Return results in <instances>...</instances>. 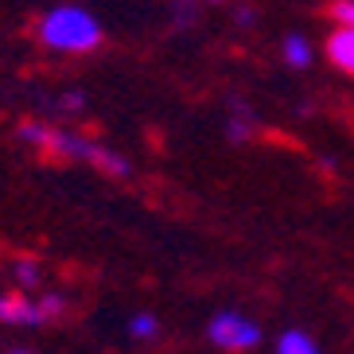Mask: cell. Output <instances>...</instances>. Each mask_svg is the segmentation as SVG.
I'll list each match as a JSON object with an SVG mask.
<instances>
[{
    "mask_svg": "<svg viewBox=\"0 0 354 354\" xmlns=\"http://www.w3.org/2000/svg\"><path fill=\"white\" fill-rule=\"evenodd\" d=\"M24 140L43 145L47 152H55V156L86 160V164H97V167H105V171H113V176H129V164L117 156V152L94 145V140H82V136H74V133H51V129H43V125H24Z\"/></svg>",
    "mask_w": 354,
    "mask_h": 354,
    "instance_id": "obj_1",
    "label": "cell"
},
{
    "mask_svg": "<svg viewBox=\"0 0 354 354\" xmlns=\"http://www.w3.org/2000/svg\"><path fill=\"white\" fill-rule=\"evenodd\" d=\"M16 354H24V351H16Z\"/></svg>",
    "mask_w": 354,
    "mask_h": 354,
    "instance_id": "obj_13",
    "label": "cell"
},
{
    "mask_svg": "<svg viewBox=\"0 0 354 354\" xmlns=\"http://www.w3.org/2000/svg\"><path fill=\"white\" fill-rule=\"evenodd\" d=\"M327 59H331L339 71L354 74V28H346V24L335 28L331 39H327Z\"/></svg>",
    "mask_w": 354,
    "mask_h": 354,
    "instance_id": "obj_4",
    "label": "cell"
},
{
    "mask_svg": "<svg viewBox=\"0 0 354 354\" xmlns=\"http://www.w3.org/2000/svg\"><path fill=\"white\" fill-rule=\"evenodd\" d=\"M39 312H43V319H51L55 312H63V296H47V300L39 304Z\"/></svg>",
    "mask_w": 354,
    "mask_h": 354,
    "instance_id": "obj_11",
    "label": "cell"
},
{
    "mask_svg": "<svg viewBox=\"0 0 354 354\" xmlns=\"http://www.w3.org/2000/svg\"><path fill=\"white\" fill-rule=\"evenodd\" d=\"M129 331H133V339H152V335L160 331V323L152 319V315H136V319L129 323Z\"/></svg>",
    "mask_w": 354,
    "mask_h": 354,
    "instance_id": "obj_8",
    "label": "cell"
},
{
    "mask_svg": "<svg viewBox=\"0 0 354 354\" xmlns=\"http://www.w3.org/2000/svg\"><path fill=\"white\" fill-rule=\"evenodd\" d=\"M16 281H20V284H35V281H39V265L20 261V265H16Z\"/></svg>",
    "mask_w": 354,
    "mask_h": 354,
    "instance_id": "obj_10",
    "label": "cell"
},
{
    "mask_svg": "<svg viewBox=\"0 0 354 354\" xmlns=\"http://www.w3.org/2000/svg\"><path fill=\"white\" fill-rule=\"evenodd\" d=\"M0 319H4V323H39V319H43V312H39V304L0 296Z\"/></svg>",
    "mask_w": 354,
    "mask_h": 354,
    "instance_id": "obj_5",
    "label": "cell"
},
{
    "mask_svg": "<svg viewBox=\"0 0 354 354\" xmlns=\"http://www.w3.org/2000/svg\"><path fill=\"white\" fill-rule=\"evenodd\" d=\"M257 20V12H250V8H238V24H253Z\"/></svg>",
    "mask_w": 354,
    "mask_h": 354,
    "instance_id": "obj_12",
    "label": "cell"
},
{
    "mask_svg": "<svg viewBox=\"0 0 354 354\" xmlns=\"http://www.w3.org/2000/svg\"><path fill=\"white\" fill-rule=\"evenodd\" d=\"M277 354H323V351L308 331H284L281 343H277Z\"/></svg>",
    "mask_w": 354,
    "mask_h": 354,
    "instance_id": "obj_7",
    "label": "cell"
},
{
    "mask_svg": "<svg viewBox=\"0 0 354 354\" xmlns=\"http://www.w3.org/2000/svg\"><path fill=\"white\" fill-rule=\"evenodd\" d=\"M281 55H284V63H288V66H296V71H304V66L312 63V43L304 39L300 32H292V35H284V43H281Z\"/></svg>",
    "mask_w": 354,
    "mask_h": 354,
    "instance_id": "obj_6",
    "label": "cell"
},
{
    "mask_svg": "<svg viewBox=\"0 0 354 354\" xmlns=\"http://www.w3.org/2000/svg\"><path fill=\"white\" fill-rule=\"evenodd\" d=\"M331 12H335V20H339V24L354 28V0H335V4H331Z\"/></svg>",
    "mask_w": 354,
    "mask_h": 354,
    "instance_id": "obj_9",
    "label": "cell"
},
{
    "mask_svg": "<svg viewBox=\"0 0 354 354\" xmlns=\"http://www.w3.org/2000/svg\"><path fill=\"white\" fill-rule=\"evenodd\" d=\"M210 343L222 346V351H250V346L261 343V327L250 323L241 312H218L207 327Z\"/></svg>",
    "mask_w": 354,
    "mask_h": 354,
    "instance_id": "obj_3",
    "label": "cell"
},
{
    "mask_svg": "<svg viewBox=\"0 0 354 354\" xmlns=\"http://www.w3.org/2000/svg\"><path fill=\"white\" fill-rule=\"evenodd\" d=\"M39 35H43L47 47H55V51H90V47H97V39H102V28H97V20L90 12L66 4V8H55L51 16L43 20Z\"/></svg>",
    "mask_w": 354,
    "mask_h": 354,
    "instance_id": "obj_2",
    "label": "cell"
}]
</instances>
